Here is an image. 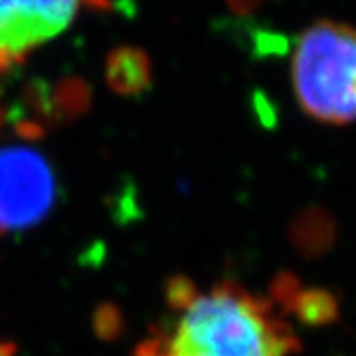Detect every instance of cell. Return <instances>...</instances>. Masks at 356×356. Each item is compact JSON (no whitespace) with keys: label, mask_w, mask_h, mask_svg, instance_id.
I'll use <instances>...</instances> for the list:
<instances>
[{"label":"cell","mask_w":356,"mask_h":356,"mask_svg":"<svg viewBox=\"0 0 356 356\" xmlns=\"http://www.w3.org/2000/svg\"><path fill=\"white\" fill-rule=\"evenodd\" d=\"M0 356H16V344L0 341Z\"/></svg>","instance_id":"cell-8"},{"label":"cell","mask_w":356,"mask_h":356,"mask_svg":"<svg viewBox=\"0 0 356 356\" xmlns=\"http://www.w3.org/2000/svg\"><path fill=\"white\" fill-rule=\"evenodd\" d=\"M198 293L200 291H198L196 283L191 277H186L182 273L175 275V277L168 280L165 287L166 305L178 313V311H182V309H186V307L191 305L192 301L198 297Z\"/></svg>","instance_id":"cell-7"},{"label":"cell","mask_w":356,"mask_h":356,"mask_svg":"<svg viewBox=\"0 0 356 356\" xmlns=\"http://www.w3.org/2000/svg\"><path fill=\"white\" fill-rule=\"evenodd\" d=\"M91 325H93L95 337L105 341V343L121 339V334L125 332V317H123L121 309L115 303H109V301L97 305Z\"/></svg>","instance_id":"cell-5"},{"label":"cell","mask_w":356,"mask_h":356,"mask_svg":"<svg viewBox=\"0 0 356 356\" xmlns=\"http://www.w3.org/2000/svg\"><path fill=\"white\" fill-rule=\"evenodd\" d=\"M289 309H295L299 318H303L305 323H311V325L323 323L325 318L331 317L332 313L331 299L321 291H299Z\"/></svg>","instance_id":"cell-6"},{"label":"cell","mask_w":356,"mask_h":356,"mask_svg":"<svg viewBox=\"0 0 356 356\" xmlns=\"http://www.w3.org/2000/svg\"><path fill=\"white\" fill-rule=\"evenodd\" d=\"M20 139V137H18ZM0 147V236L40 224L58 202V178L32 140Z\"/></svg>","instance_id":"cell-3"},{"label":"cell","mask_w":356,"mask_h":356,"mask_svg":"<svg viewBox=\"0 0 356 356\" xmlns=\"http://www.w3.org/2000/svg\"><path fill=\"white\" fill-rule=\"evenodd\" d=\"M178 313L175 325L154 332L135 356H289L299 350L273 303L236 283L224 281L198 293Z\"/></svg>","instance_id":"cell-1"},{"label":"cell","mask_w":356,"mask_h":356,"mask_svg":"<svg viewBox=\"0 0 356 356\" xmlns=\"http://www.w3.org/2000/svg\"><path fill=\"white\" fill-rule=\"evenodd\" d=\"M93 0H0V70L60 36Z\"/></svg>","instance_id":"cell-4"},{"label":"cell","mask_w":356,"mask_h":356,"mask_svg":"<svg viewBox=\"0 0 356 356\" xmlns=\"http://www.w3.org/2000/svg\"><path fill=\"white\" fill-rule=\"evenodd\" d=\"M291 86L301 109L329 125L356 121V28L318 20L291 54Z\"/></svg>","instance_id":"cell-2"}]
</instances>
